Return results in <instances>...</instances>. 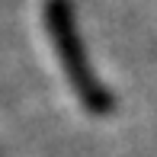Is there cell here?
I'll return each instance as SVG.
<instances>
[{
	"instance_id": "obj_1",
	"label": "cell",
	"mask_w": 157,
	"mask_h": 157,
	"mask_svg": "<svg viewBox=\"0 0 157 157\" xmlns=\"http://www.w3.org/2000/svg\"><path fill=\"white\" fill-rule=\"evenodd\" d=\"M45 29L48 39H52L55 52H58V61L64 67V77H67L71 90L77 93L80 106L93 116H109L116 109V96L96 77L93 64L87 58V45H83V35L77 29V16L71 0H45Z\"/></svg>"
}]
</instances>
